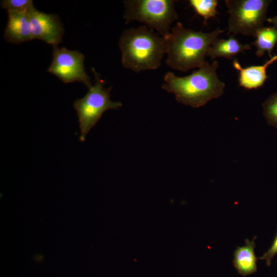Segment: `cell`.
<instances>
[{"instance_id":"1","label":"cell","mask_w":277,"mask_h":277,"mask_svg":"<svg viewBox=\"0 0 277 277\" xmlns=\"http://www.w3.org/2000/svg\"><path fill=\"white\" fill-rule=\"evenodd\" d=\"M219 62H208L191 74L179 77L171 72L164 76L162 89L173 93L176 101L196 108L205 105L212 99L222 96L225 84L218 77Z\"/></svg>"},{"instance_id":"2","label":"cell","mask_w":277,"mask_h":277,"mask_svg":"<svg viewBox=\"0 0 277 277\" xmlns=\"http://www.w3.org/2000/svg\"><path fill=\"white\" fill-rule=\"evenodd\" d=\"M224 31L219 28L209 33L186 29L179 22L164 37L166 43V65L173 69L186 72L202 67L212 44Z\"/></svg>"},{"instance_id":"3","label":"cell","mask_w":277,"mask_h":277,"mask_svg":"<svg viewBox=\"0 0 277 277\" xmlns=\"http://www.w3.org/2000/svg\"><path fill=\"white\" fill-rule=\"evenodd\" d=\"M118 45L122 65L136 72L159 68L167 52L164 37L145 25L125 30Z\"/></svg>"},{"instance_id":"4","label":"cell","mask_w":277,"mask_h":277,"mask_svg":"<svg viewBox=\"0 0 277 277\" xmlns=\"http://www.w3.org/2000/svg\"><path fill=\"white\" fill-rule=\"evenodd\" d=\"M95 83L82 98L76 100L74 108L76 111L80 124V141H85L86 135L101 118L104 112L118 109L122 106L120 102L110 100L111 87H104V81L94 69Z\"/></svg>"},{"instance_id":"5","label":"cell","mask_w":277,"mask_h":277,"mask_svg":"<svg viewBox=\"0 0 277 277\" xmlns=\"http://www.w3.org/2000/svg\"><path fill=\"white\" fill-rule=\"evenodd\" d=\"M173 0H130L124 2L126 23L137 21L157 31L165 37L171 24L177 18Z\"/></svg>"},{"instance_id":"6","label":"cell","mask_w":277,"mask_h":277,"mask_svg":"<svg viewBox=\"0 0 277 277\" xmlns=\"http://www.w3.org/2000/svg\"><path fill=\"white\" fill-rule=\"evenodd\" d=\"M270 1L226 0L229 14L227 34L255 36L266 21Z\"/></svg>"},{"instance_id":"7","label":"cell","mask_w":277,"mask_h":277,"mask_svg":"<svg viewBox=\"0 0 277 277\" xmlns=\"http://www.w3.org/2000/svg\"><path fill=\"white\" fill-rule=\"evenodd\" d=\"M84 59L83 54L78 51L54 46L52 61L47 71L65 83L79 82L89 88L92 85L85 70Z\"/></svg>"},{"instance_id":"8","label":"cell","mask_w":277,"mask_h":277,"mask_svg":"<svg viewBox=\"0 0 277 277\" xmlns=\"http://www.w3.org/2000/svg\"><path fill=\"white\" fill-rule=\"evenodd\" d=\"M33 39L42 40L53 47L61 43L64 28L58 17L36 9L29 14Z\"/></svg>"},{"instance_id":"9","label":"cell","mask_w":277,"mask_h":277,"mask_svg":"<svg viewBox=\"0 0 277 277\" xmlns=\"http://www.w3.org/2000/svg\"><path fill=\"white\" fill-rule=\"evenodd\" d=\"M276 61L277 54L272 56L262 65L242 67L237 59H233V67L239 71V86L248 90L256 89L262 87L268 78L267 67Z\"/></svg>"},{"instance_id":"10","label":"cell","mask_w":277,"mask_h":277,"mask_svg":"<svg viewBox=\"0 0 277 277\" xmlns=\"http://www.w3.org/2000/svg\"><path fill=\"white\" fill-rule=\"evenodd\" d=\"M4 37L7 42L13 44H20L33 39L29 14L8 13Z\"/></svg>"},{"instance_id":"11","label":"cell","mask_w":277,"mask_h":277,"mask_svg":"<svg viewBox=\"0 0 277 277\" xmlns=\"http://www.w3.org/2000/svg\"><path fill=\"white\" fill-rule=\"evenodd\" d=\"M254 236L251 241L245 240V244L237 246L233 253V264L238 272L243 276L251 275L257 272V261L254 248L255 247Z\"/></svg>"},{"instance_id":"12","label":"cell","mask_w":277,"mask_h":277,"mask_svg":"<svg viewBox=\"0 0 277 277\" xmlns=\"http://www.w3.org/2000/svg\"><path fill=\"white\" fill-rule=\"evenodd\" d=\"M250 49L249 45L243 44L233 36L230 35L227 39L217 38L210 46L207 56L212 60L216 57L233 60L238 54Z\"/></svg>"},{"instance_id":"13","label":"cell","mask_w":277,"mask_h":277,"mask_svg":"<svg viewBox=\"0 0 277 277\" xmlns=\"http://www.w3.org/2000/svg\"><path fill=\"white\" fill-rule=\"evenodd\" d=\"M255 39L252 43L256 48V55L262 56L267 52L269 57L272 56V51L277 43V29L274 27H263L256 33Z\"/></svg>"},{"instance_id":"14","label":"cell","mask_w":277,"mask_h":277,"mask_svg":"<svg viewBox=\"0 0 277 277\" xmlns=\"http://www.w3.org/2000/svg\"><path fill=\"white\" fill-rule=\"evenodd\" d=\"M189 3L195 12L204 18L205 23L211 18L215 17L218 13L219 2L216 0H190Z\"/></svg>"},{"instance_id":"15","label":"cell","mask_w":277,"mask_h":277,"mask_svg":"<svg viewBox=\"0 0 277 277\" xmlns=\"http://www.w3.org/2000/svg\"><path fill=\"white\" fill-rule=\"evenodd\" d=\"M1 6L8 13L30 14L35 9L32 0H3Z\"/></svg>"},{"instance_id":"16","label":"cell","mask_w":277,"mask_h":277,"mask_svg":"<svg viewBox=\"0 0 277 277\" xmlns=\"http://www.w3.org/2000/svg\"><path fill=\"white\" fill-rule=\"evenodd\" d=\"M263 114L268 124L277 128V91L263 104Z\"/></svg>"},{"instance_id":"17","label":"cell","mask_w":277,"mask_h":277,"mask_svg":"<svg viewBox=\"0 0 277 277\" xmlns=\"http://www.w3.org/2000/svg\"><path fill=\"white\" fill-rule=\"evenodd\" d=\"M277 254V233L273 241L272 244L268 250L265 252L262 256L259 259L265 260L267 266L271 265V261L272 258Z\"/></svg>"},{"instance_id":"18","label":"cell","mask_w":277,"mask_h":277,"mask_svg":"<svg viewBox=\"0 0 277 277\" xmlns=\"http://www.w3.org/2000/svg\"><path fill=\"white\" fill-rule=\"evenodd\" d=\"M266 21L273 25V27H277V15L273 17H269L266 19Z\"/></svg>"}]
</instances>
